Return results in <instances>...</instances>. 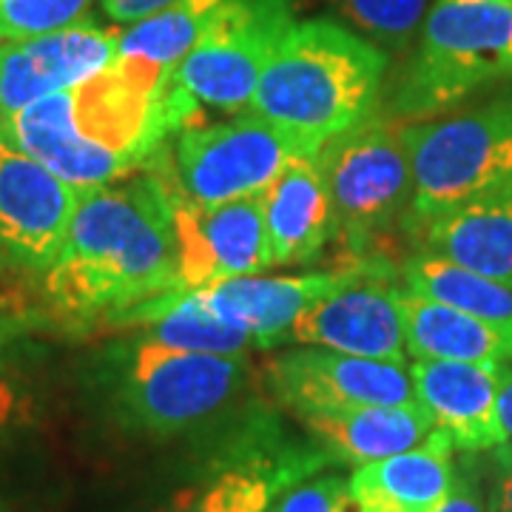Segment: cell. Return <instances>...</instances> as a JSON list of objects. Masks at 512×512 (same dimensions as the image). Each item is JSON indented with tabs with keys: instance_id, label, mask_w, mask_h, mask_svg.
I'll return each mask as SVG.
<instances>
[{
	"instance_id": "cell-1",
	"label": "cell",
	"mask_w": 512,
	"mask_h": 512,
	"mask_svg": "<svg viewBox=\"0 0 512 512\" xmlns=\"http://www.w3.org/2000/svg\"><path fill=\"white\" fill-rule=\"evenodd\" d=\"M180 291L171 202L160 174L80 194L69 237L43 276V296L69 319H114Z\"/></svg>"
},
{
	"instance_id": "cell-2",
	"label": "cell",
	"mask_w": 512,
	"mask_h": 512,
	"mask_svg": "<svg viewBox=\"0 0 512 512\" xmlns=\"http://www.w3.org/2000/svg\"><path fill=\"white\" fill-rule=\"evenodd\" d=\"M387 55L333 20H296L259 77L248 111L325 146L373 117Z\"/></svg>"
},
{
	"instance_id": "cell-3",
	"label": "cell",
	"mask_w": 512,
	"mask_h": 512,
	"mask_svg": "<svg viewBox=\"0 0 512 512\" xmlns=\"http://www.w3.org/2000/svg\"><path fill=\"white\" fill-rule=\"evenodd\" d=\"M512 77V0H439L393 94V114L421 123Z\"/></svg>"
},
{
	"instance_id": "cell-4",
	"label": "cell",
	"mask_w": 512,
	"mask_h": 512,
	"mask_svg": "<svg viewBox=\"0 0 512 512\" xmlns=\"http://www.w3.org/2000/svg\"><path fill=\"white\" fill-rule=\"evenodd\" d=\"M248 382L242 353H194L140 336L117 359L111 413L117 424L148 439H174L220 419Z\"/></svg>"
},
{
	"instance_id": "cell-5",
	"label": "cell",
	"mask_w": 512,
	"mask_h": 512,
	"mask_svg": "<svg viewBox=\"0 0 512 512\" xmlns=\"http://www.w3.org/2000/svg\"><path fill=\"white\" fill-rule=\"evenodd\" d=\"M413 171L407 228L512 183V94L476 109L404 123Z\"/></svg>"
},
{
	"instance_id": "cell-6",
	"label": "cell",
	"mask_w": 512,
	"mask_h": 512,
	"mask_svg": "<svg viewBox=\"0 0 512 512\" xmlns=\"http://www.w3.org/2000/svg\"><path fill=\"white\" fill-rule=\"evenodd\" d=\"M328 188L333 237L365 254L373 242L407 228L413 205V171L402 120L367 117L316 151Z\"/></svg>"
},
{
	"instance_id": "cell-7",
	"label": "cell",
	"mask_w": 512,
	"mask_h": 512,
	"mask_svg": "<svg viewBox=\"0 0 512 512\" xmlns=\"http://www.w3.org/2000/svg\"><path fill=\"white\" fill-rule=\"evenodd\" d=\"M293 23L291 0H220L197 46L168 80L194 126H202L205 111H248L259 77Z\"/></svg>"
},
{
	"instance_id": "cell-8",
	"label": "cell",
	"mask_w": 512,
	"mask_h": 512,
	"mask_svg": "<svg viewBox=\"0 0 512 512\" xmlns=\"http://www.w3.org/2000/svg\"><path fill=\"white\" fill-rule=\"evenodd\" d=\"M330 464L311 439L299 444L271 419H254L151 512H268L288 487Z\"/></svg>"
},
{
	"instance_id": "cell-9",
	"label": "cell",
	"mask_w": 512,
	"mask_h": 512,
	"mask_svg": "<svg viewBox=\"0 0 512 512\" xmlns=\"http://www.w3.org/2000/svg\"><path fill=\"white\" fill-rule=\"evenodd\" d=\"M319 146L254 111L222 123L183 128L174 140L171 180L197 205H220L262 194L299 157Z\"/></svg>"
},
{
	"instance_id": "cell-10",
	"label": "cell",
	"mask_w": 512,
	"mask_h": 512,
	"mask_svg": "<svg viewBox=\"0 0 512 512\" xmlns=\"http://www.w3.org/2000/svg\"><path fill=\"white\" fill-rule=\"evenodd\" d=\"M80 191L0 137V276L43 279L69 237Z\"/></svg>"
},
{
	"instance_id": "cell-11",
	"label": "cell",
	"mask_w": 512,
	"mask_h": 512,
	"mask_svg": "<svg viewBox=\"0 0 512 512\" xmlns=\"http://www.w3.org/2000/svg\"><path fill=\"white\" fill-rule=\"evenodd\" d=\"M265 382L276 404L291 410L296 419L365 404L416 402L410 365L311 345L268 356Z\"/></svg>"
},
{
	"instance_id": "cell-12",
	"label": "cell",
	"mask_w": 512,
	"mask_h": 512,
	"mask_svg": "<svg viewBox=\"0 0 512 512\" xmlns=\"http://www.w3.org/2000/svg\"><path fill=\"white\" fill-rule=\"evenodd\" d=\"M402 291L382 265L362 262L293 322L288 342L407 365Z\"/></svg>"
},
{
	"instance_id": "cell-13",
	"label": "cell",
	"mask_w": 512,
	"mask_h": 512,
	"mask_svg": "<svg viewBox=\"0 0 512 512\" xmlns=\"http://www.w3.org/2000/svg\"><path fill=\"white\" fill-rule=\"evenodd\" d=\"M171 202V225L177 245L180 291L205 288L222 279L268 271L262 194L220 205H197L177 183L165 180Z\"/></svg>"
},
{
	"instance_id": "cell-14",
	"label": "cell",
	"mask_w": 512,
	"mask_h": 512,
	"mask_svg": "<svg viewBox=\"0 0 512 512\" xmlns=\"http://www.w3.org/2000/svg\"><path fill=\"white\" fill-rule=\"evenodd\" d=\"M120 32L80 18L46 35L6 40L0 55V114H12L49 94L80 86L109 69Z\"/></svg>"
},
{
	"instance_id": "cell-15",
	"label": "cell",
	"mask_w": 512,
	"mask_h": 512,
	"mask_svg": "<svg viewBox=\"0 0 512 512\" xmlns=\"http://www.w3.org/2000/svg\"><path fill=\"white\" fill-rule=\"evenodd\" d=\"M501 373L504 365L495 362L416 359L410 365L416 402L461 453H495L510 444L498 413Z\"/></svg>"
},
{
	"instance_id": "cell-16",
	"label": "cell",
	"mask_w": 512,
	"mask_h": 512,
	"mask_svg": "<svg viewBox=\"0 0 512 512\" xmlns=\"http://www.w3.org/2000/svg\"><path fill=\"white\" fill-rule=\"evenodd\" d=\"M359 268V265H356ZM356 268L293 276H234L205 288L180 291L202 313L231 328L259 336L274 350L288 342V330L316 299L348 282Z\"/></svg>"
},
{
	"instance_id": "cell-17",
	"label": "cell",
	"mask_w": 512,
	"mask_h": 512,
	"mask_svg": "<svg viewBox=\"0 0 512 512\" xmlns=\"http://www.w3.org/2000/svg\"><path fill=\"white\" fill-rule=\"evenodd\" d=\"M0 137L80 194L117 183L137 168L126 157L80 137L72 117V89L49 94L12 114H0Z\"/></svg>"
},
{
	"instance_id": "cell-18",
	"label": "cell",
	"mask_w": 512,
	"mask_h": 512,
	"mask_svg": "<svg viewBox=\"0 0 512 512\" xmlns=\"http://www.w3.org/2000/svg\"><path fill=\"white\" fill-rule=\"evenodd\" d=\"M308 439L330 458L353 470L419 447L436 430L433 416L419 402L365 404L348 410L299 416Z\"/></svg>"
},
{
	"instance_id": "cell-19",
	"label": "cell",
	"mask_w": 512,
	"mask_h": 512,
	"mask_svg": "<svg viewBox=\"0 0 512 512\" xmlns=\"http://www.w3.org/2000/svg\"><path fill=\"white\" fill-rule=\"evenodd\" d=\"M262 222L271 268L305 265L325 251L333 237V220L316 154L293 160L262 191Z\"/></svg>"
},
{
	"instance_id": "cell-20",
	"label": "cell",
	"mask_w": 512,
	"mask_h": 512,
	"mask_svg": "<svg viewBox=\"0 0 512 512\" xmlns=\"http://www.w3.org/2000/svg\"><path fill=\"white\" fill-rule=\"evenodd\" d=\"M456 447L441 430L419 447L353 470L350 493L362 512H433L456 481Z\"/></svg>"
},
{
	"instance_id": "cell-21",
	"label": "cell",
	"mask_w": 512,
	"mask_h": 512,
	"mask_svg": "<svg viewBox=\"0 0 512 512\" xmlns=\"http://www.w3.org/2000/svg\"><path fill=\"white\" fill-rule=\"evenodd\" d=\"M416 234L421 251L512 288V183L421 222Z\"/></svg>"
},
{
	"instance_id": "cell-22",
	"label": "cell",
	"mask_w": 512,
	"mask_h": 512,
	"mask_svg": "<svg viewBox=\"0 0 512 512\" xmlns=\"http://www.w3.org/2000/svg\"><path fill=\"white\" fill-rule=\"evenodd\" d=\"M407 356L436 362H512V322L481 319L402 291Z\"/></svg>"
},
{
	"instance_id": "cell-23",
	"label": "cell",
	"mask_w": 512,
	"mask_h": 512,
	"mask_svg": "<svg viewBox=\"0 0 512 512\" xmlns=\"http://www.w3.org/2000/svg\"><path fill=\"white\" fill-rule=\"evenodd\" d=\"M404 291L481 319L512 322V288L444 256L419 251L404 262Z\"/></svg>"
},
{
	"instance_id": "cell-24",
	"label": "cell",
	"mask_w": 512,
	"mask_h": 512,
	"mask_svg": "<svg viewBox=\"0 0 512 512\" xmlns=\"http://www.w3.org/2000/svg\"><path fill=\"white\" fill-rule=\"evenodd\" d=\"M217 6L220 0H174L160 12L128 23L126 32H120L117 55L140 57L174 72L177 63L197 46Z\"/></svg>"
},
{
	"instance_id": "cell-25",
	"label": "cell",
	"mask_w": 512,
	"mask_h": 512,
	"mask_svg": "<svg viewBox=\"0 0 512 512\" xmlns=\"http://www.w3.org/2000/svg\"><path fill=\"white\" fill-rule=\"evenodd\" d=\"M359 35L376 43L384 55L407 52L427 20L430 0H325Z\"/></svg>"
},
{
	"instance_id": "cell-26",
	"label": "cell",
	"mask_w": 512,
	"mask_h": 512,
	"mask_svg": "<svg viewBox=\"0 0 512 512\" xmlns=\"http://www.w3.org/2000/svg\"><path fill=\"white\" fill-rule=\"evenodd\" d=\"M92 0H0V43L46 35L83 18Z\"/></svg>"
},
{
	"instance_id": "cell-27",
	"label": "cell",
	"mask_w": 512,
	"mask_h": 512,
	"mask_svg": "<svg viewBox=\"0 0 512 512\" xmlns=\"http://www.w3.org/2000/svg\"><path fill=\"white\" fill-rule=\"evenodd\" d=\"M268 512H362L350 493V481L336 473L308 476L288 487Z\"/></svg>"
},
{
	"instance_id": "cell-28",
	"label": "cell",
	"mask_w": 512,
	"mask_h": 512,
	"mask_svg": "<svg viewBox=\"0 0 512 512\" xmlns=\"http://www.w3.org/2000/svg\"><path fill=\"white\" fill-rule=\"evenodd\" d=\"M35 421V393L23 370L12 365L6 345L0 342V444L12 441Z\"/></svg>"
},
{
	"instance_id": "cell-29",
	"label": "cell",
	"mask_w": 512,
	"mask_h": 512,
	"mask_svg": "<svg viewBox=\"0 0 512 512\" xmlns=\"http://www.w3.org/2000/svg\"><path fill=\"white\" fill-rule=\"evenodd\" d=\"M433 512H495L490 504V493L481 490L476 476L456 473V481L450 487L447 498Z\"/></svg>"
},
{
	"instance_id": "cell-30",
	"label": "cell",
	"mask_w": 512,
	"mask_h": 512,
	"mask_svg": "<svg viewBox=\"0 0 512 512\" xmlns=\"http://www.w3.org/2000/svg\"><path fill=\"white\" fill-rule=\"evenodd\" d=\"M495 484L490 490V504L495 512H512V444L495 450Z\"/></svg>"
},
{
	"instance_id": "cell-31",
	"label": "cell",
	"mask_w": 512,
	"mask_h": 512,
	"mask_svg": "<svg viewBox=\"0 0 512 512\" xmlns=\"http://www.w3.org/2000/svg\"><path fill=\"white\" fill-rule=\"evenodd\" d=\"M168 3H174V0H100L103 12L117 23H137V20L160 12Z\"/></svg>"
},
{
	"instance_id": "cell-32",
	"label": "cell",
	"mask_w": 512,
	"mask_h": 512,
	"mask_svg": "<svg viewBox=\"0 0 512 512\" xmlns=\"http://www.w3.org/2000/svg\"><path fill=\"white\" fill-rule=\"evenodd\" d=\"M498 413H501V424H504L507 441L512 444V362H510V365H504V373H501V390H498Z\"/></svg>"
},
{
	"instance_id": "cell-33",
	"label": "cell",
	"mask_w": 512,
	"mask_h": 512,
	"mask_svg": "<svg viewBox=\"0 0 512 512\" xmlns=\"http://www.w3.org/2000/svg\"><path fill=\"white\" fill-rule=\"evenodd\" d=\"M0 55H3V43H0Z\"/></svg>"
},
{
	"instance_id": "cell-34",
	"label": "cell",
	"mask_w": 512,
	"mask_h": 512,
	"mask_svg": "<svg viewBox=\"0 0 512 512\" xmlns=\"http://www.w3.org/2000/svg\"><path fill=\"white\" fill-rule=\"evenodd\" d=\"M0 512H6V510H3V507H0Z\"/></svg>"
}]
</instances>
